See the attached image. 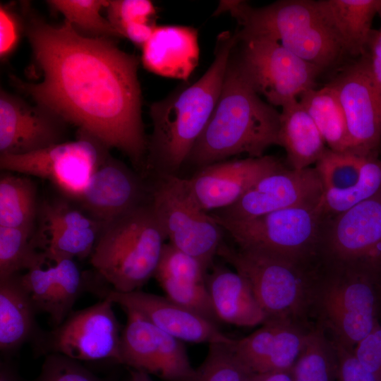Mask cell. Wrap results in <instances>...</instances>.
Listing matches in <instances>:
<instances>
[{
    "label": "cell",
    "instance_id": "cell-1",
    "mask_svg": "<svg viewBox=\"0 0 381 381\" xmlns=\"http://www.w3.org/2000/svg\"><path fill=\"white\" fill-rule=\"evenodd\" d=\"M23 8L25 35L42 80L28 83L12 76L13 85L78 132L121 151L143 175L148 139L138 56L121 50L113 38L85 36L66 20L52 25L25 4Z\"/></svg>",
    "mask_w": 381,
    "mask_h": 381
},
{
    "label": "cell",
    "instance_id": "cell-2",
    "mask_svg": "<svg viewBox=\"0 0 381 381\" xmlns=\"http://www.w3.org/2000/svg\"><path fill=\"white\" fill-rule=\"evenodd\" d=\"M236 32L219 35L213 62L195 83L150 105L153 131L148 139L147 171L176 174L205 130L222 90Z\"/></svg>",
    "mask_w": 381,
    "mask_h": 381
},
{
    "label": "cell",
    "instance_id": "cell-3",
    "mask_svg": "<svg viewBox=\"0 0 381 381\" xmlns=\"http://www.w3.org/2000/svg\"><path fill=\"white\" fill-rule=\"evenodd\" d=\"M233 51L215 108L186 161L200 168L239 154L260 157L279 145L280 112L260 97Z\"/></svg>",
    "mask_w": 381,
    "mask_h": 381
},
{
    "label": "cell",
    "instance_id": "cell-4",
    "mask_svg": "<svg viewBox=\"0 0 381 381\" xmlns=\"http://www.w3.org/2000/svg\"><path fill=\"white\" fill-rule=\"evenodd\" d=\"M222 13L238 22V40L253 36L273 40L323 71L344 54L313 0H281L262 7L245 1H220L214 14Z\"/></svg>",
    "mask_w": 381,
    "mask_h": 381
},
{
    "label": "cell",
    "instance_id": "cell-5",
    "mask_svg": "<svg viewBox=\"0 0 381 381\" xmlns=\"http://www.w3.org/2000/svg\"><path fill=\"white\" fill-rule=\"evenodd\" d=\"M167 240L150 199L102 225L90 263L112 289L137 291L154 277Z\"/></svg>",
    "mask_w": 381,
    "mask_h": 381
},
{
    "label": "cell",
    "instance_id": "cell-6",
    "mask_svg": "<svg viewBox=\"0 0 381 381\" xmlns=\"http://www.w3.org/2000/svg\"><path fill=\"white\" fill-rule=\"evenodd\" d=\"M222 257L248 283L267 320L279 319L310 328L320 260L296 261L234 248L224 242Z\"/></svg>",
    "mask_w": 381,
    "mask_h": 381
},
{
    "label": "cell",
    "instance_id": "cell-7",
    "mask_svg": "<svg viewBox=\"0 0 381 381\" xmlns=\"http://www.w3.org/2000/svg\"><path fill=\"white\" fill-rule=\"evenodd\" d=\"M313 320L331 339L354 349L381 325V275L320 262Z\"/></svg>",
    "mask_w": 381,
    "mask_h": 381
},
{
    "label": "cell",
    "instance_id": "cell-8",
    "mask_svg": "<svg viewBox=\"0 0 381 381\" xmlns=\"http://www.w3.org/2000/svg\"><path fill=\"white\" fill-rule=\"evenodd\" d=\"M211 215L238 248L296 261L319 260L325 218L321 200L248 220L233 221Z\"/></svg>",
    "mask_w": 381,
    "mask_h": 381
},
{
    "label": "cell",
    "instance_id": "cell-9",
    "mask_svg": "<svg viewBox=\"0 0 381 381\" xmlns=\"http://www.w3.org/2000/svg\"><path fill=\"white\" fill-rule=\"evenodd\" d=\"M150 202L168 243L209 270L224 242V230L199 205L188 179L156 176L150 184Z\"/></svg>",
    "mask_w": 381,
    "mask_h": 381
},
{
    "label": "cell",
    "instance_id": "cell-10",
    "mask_svg": "<svg viewBox=\"0 0 381 381\" xmlns=\"http://www.w3.org/2000/svg\"><path fill=\"white\" fill-rule=\"evenodd\" d=\"M109 150L97 139L78 132L74 141L25 155H1L0 167L8 172L45 179L64 198L78 202Z\"/></svg>",
    "mask_w": 381,
    "mask_h": 381
},
{
    "label": "cell",
    "instance_id": "cell-11",
    "mask_svg": "<svg viewBox=\"0 0 381 381\" xmlns=\"http://www.w3.org/2000/svg\"><path fill=\"white\" fill-rule=\"evenodd\" d=\"M318 256L325 265L381 275V191L339 214L325 216Z\"/></svg>",
    "mask_w": 381,
    "mask_h": 381
},
{
    "label": "cell",
    "instance_id": "cell-12",
    "mask_svg": "<svg viewBox=\"0 0 381 381\" xmlns=\"http://www.w3.org/2000/svg\"><path fill=\"white\" fill-rule=\"evenodd\" d=\"M236 56L245 76L260 95L272 106L282 107L315 88L323 71L291 52L277 42L265 37L239 40Z\"/></svg>",
    "mask_w": 381,
    "mask_h": 381
},
{
    "label": "cell",
    "instance_id": "cell-13",
    "mask_svg": "<svg viewBox=\"0 0 381 381\" xmlns=\"http://www.w3.org/2000/svg\"><path fill=\"white\" fill-rule=\"evenodd\" d=\"M104 298L84 309L73 310L52 330H41L31 343L37 356L59 353L78 361L111 360L120 363L121 332L113 309Z\"/></svg>",
    "mask_w": 381,
    "mask_h": 381
},
{
    "label": "cell",
    "instance_id": "cell-14",
    "mask_svg": "<svg viewBox=\"0 0 381 381\" xmlns=\"http://www.w3.org/2000/svg\"><path fill=\"white\" fill-rule=\"evenodd\" d=\"M120 363L167 381H188L192 367L183 341L161 330L138 312L123 308Z\"/></svg>",
    "mask_w": 381,
    "mask_h": 381
},
{
    "label": "cell",
    "instance_id": "cell-15",
    "mask_svg": "<svg viewBox=\"0 0 381 381\" xmlns=\"http://www.w3.org/2000/svg\"><path fill=\"white\" fill-rule=\"evenodd\" d=\"M323 184L315 167L284 166L259 179L236 203L212 214L229 220L251 219L294 206L319 202Z\"/></svg>",
    "mask_w": 381,
    "mask_h": 381
},
{
    "label": "cell",
    "instance_id": "cell-16",
    "mask_svg": "<svg viewBox=\"0 0 381 381\" xmlns=\"http://www.w3.org/2000/svg\"><path fill=\"white\" fill-rule=\"evenodd\" d=\"M328 85L334 90L344 114L350 152L376 156L381 141V107L366 54L345 67Z\"/></svg>",
    "mask_w": 381,
    "mask_h": 381
},
{
    "label": "cell",
    "instance_id": "cell-17",
    "mask_svg": "<svg viewBox=\"0 0 381 381\" xmlns=\"http://www.w3.org/2000/svg\"><path fill=\"white\" fill-rule=\"evenodd\" d=\"M68 123L38 103L0 92V155H20L64 142Z\"/></svg>",
    "mask_w": 381,
    "mask_h": 381
},
{
    "label": "cell",
    "instance_id": "cell-18",
    "mask_svg": "<svg viewBox=\"0 0 381 381\" xmlns=\"http://www.w3.org/2000/svg\"><path fill=\"white\" fill-rule=\"evenodd\" d=\"M20 279L38 313H47L54 327L61 324L73 311L78 298L85 291L102 298L109 288L98 285L82 272L74 259L46 260L28 270Z\"/></svg>",
    "mask_w": 381,
    "mask_h": 381
},
{
    "label": "cell",
    "instance_id": "cell-19",
    "mask_svg": "<svg viewBox=\"0 0 381 381\" xmlns=\"http://www.w3.org/2000/svg\"><path fill=\"white\" fill-rule=\"evenodd\" d=\"M71 200L61 198L40 204L35 236L47 259L90 257L102 225Z\"/></svg>",
    "mask_w": 381,
    "mask_h": 381
},
{
    "label": "cell",
    "instance_id": "cell-20",
    "mask_svg": "<svg viewBox=\"0 0 381 381\" xmlns=\"http://www.w3.org/2000/svg\"><path fill=\"white\" fill-rule=\"evenodd\" d=\"M150 199V185L143 176L109 153L92 175L78 203L101 224Z\"/></svg>",
    "mask_w": 381,
    "mask_h": 381
},
{
    "label": "cell",
    "instance_id": "cell-21",
    "mask_svg": "<svg viewBox=\"0 0 381 381\" xmlns=\"http://www.w3.org/2000/svg\"><path fill=\"white\" fill-rule=\"evenodd\" d=\"M284 164L273 156L215 162L199 169L188 183L206 212L236 203L259 179Z\"/></svg>",
    "mask_w": 381,
    "mask_h": 381
},
{
    "label": "cell",
    "instance_id": "cell-22",
    "mask_svg": "<svg viewBox=\"0 0 381 381\" xmlns=\"http://www.w3.org/2000/svg\"><path fill=\"white\" fill-rule=\"evenodd\" d=\"M104 298L123 308L133 309L161 330L192 343L231 344L235 339L223 333L217 325L167 298L140 290L122 293L109 289Z\"/></svg>",
    "mask_w": 381,
    "mask_h": 381
},
{
    "label": "cell",
    "instance_id": "cell-23",
    "mask_svg": "<svg viewBox=\"0 0 381 381\" xmlns=\"http://www.w3.org/2000/svg\"><path fill=\"white\" fill-rule=\"evenodd\" d=\"M250 334L231 344L238 357L255 373L290 370L310 328L279 320H267Z\"/></svg>",
    "mask_w": 381,
    "mask_h": 381
},
{
    "label": "cell",
    "instance_id": "cell-24",
    "mask_svg": "<svg viewBox=\"0 0 381 381\" xmlns=\"http://www.w3.org/2000/svg\"><path fill=\"white\" fill-rule=\"evenodd\" d=\"M199 58L198 30L190 26L157 25L142 47L143 66L166 78L187 81Z\"/></svg>",
    "mask_w": 381,
    "mask_h": 381
},
{
    "label": "cell",
    "instance_id": "cell-25",
    "mask_svg": "<svg viewBox=\"0 0 381 381\" xmlns=\"http://www.w3.org/2000/svg\"><path fill=\"white\" fill-rule=\"evenodd\" d=\"M318 10L344 54H366L381 0H318Z\"/></svg>",
    "mask_w": 381,
    "mask_h": 381
},
{
    "label": "cell",
    "instance_id": "cell-26",
    "mask_svg": "<svg viewBox=\"0 0 381 381\" xmlns=\"http://www.w3.org/2000/svg\"><path fill=\"white\" fill-rule=\"evenodd\" d=\"M206 285L219 321L239 327L263 324L267 316L247 281L237 272L222 265L212 266Z\"/></svg>",
    "mask_w": 381,
    "mask_h": 381
},
{
    "label": "cell",
    "instance_id": "cell-27",
    "mask_svg": "<svg viewBox=\"0 0 381 381\" xmlns=\"http://www.w3.org/2000/svg\"><path fill=\"white\" fill-rule=\"evenodd\" d=\"M37 313L20 273L0 279V350L3 354L12 355L35 340L42 330L36 321Z\"/></svg>",
    "mask_w": 381,
    "mask_h": 381
},
{
    "label": "cell",
    "instance_id": "cell-28",
    "mask_svg": "<svg viewBox=\"0 0 381 381\" xmlns=\"http://www.w3.org/2000/svg\"><path fill=\"white\" fill-rule=\"evenodd\" d=\"M282 108L279 145L285 150L291 169L308 168L318 162L328 147L312 118L298 99Z\"/></svg>",
    "mask_w": 381,
    "mask_h": 381
},
{
    "label": "cell",
    "instance_id": "cell-29",
    "mask_svg": "<svg viewBox=\"0 0 381 381\" xmlns=\"http://www.w3.org/2000/svg\"><path fill=\"white\" fill-rule=\"evenodd\" d=\"M312 118L328 148L350 152V142L344 114L334 90L328 84L309 90L298 98Z\"/></svg>",
    "mask_w": 381,
    "mask_h": 381
},
{
    "label": "cell",
    "instance_id": "cell-30",
    "mask_svg": "<svg viewBox=\"0 0 381 381\" xmlns=\"http://www.w3.org/2000/svg\"><path fill=\"white\" fill-rule=\"evenodd\" d=\"M207 270L196 258L166 243L154 277L166 296L185 298L206 284Z\"/></svg>",
    "mask_w": 381,
    "mask_h": 381
},
{
    "label": "cell",
    "instance_id": "cell-31",
    "mask_svg": "<svg viewBox=\"0 0 381 381\" xmlns=\"http://www.w3.org/2000/svg\"><path fill=\"white\" fill-rule=\"evenodd\" d=\"M40 204L30 176L4 174L0 178V226L35 230Z\"/></svg>",
    "mask_w": 381,
    "mask_h": 381
},
{
    "label": "cell",
    "instance_id": "cell-32",
    "mask_svg": "<svg viewBox=\"0 0 381 381\" xmlns=\"http://www.w3.org/2000/svg\"><path fill=\"white\" fill-rule=\"evenodd\" d=\"M291 372L294 381H337L336 350L320 325L310 328Z\"/></svg>",
    "mask_w": 381,
    "mask_h": 381
},
{
    "label": "cell",
    "instance_id": "cell-33",
    "mask_svg": "<svg viewBox=\"0 0 381 381\" xmlns=\"http://www.w3.org/2000/svg\"><path fill=\"white\" fill-rule=\"evenodd\" d=\"M35 230L0 226V279L28 270L46 260Z\"/></svg>",
    "mask_w": 381,
    "mask_h": 381
},
{
    "label": "cell",
    "instance_id": "cell-34",
    "mask_svg": "<svg viewBox=\"0 0 381 381\" xmlns=\"http://www.w3.org/2000/svg\"><path fill=\"white\" fill-rule=\"evenodd\" d=\"M47 2L80 34L91 37H119L108 19L101 14L109 1L51 0Z\"/></svg>",
    "mask_w": 381,
    "mask_h": 381
},
{
    "label": "cell",
    "instance_id": "cell-35",
    "mask_svg": "<svg viewBox=\"0 0 381 381\" xmlns=\"http://www.w3.org/2000/svg\"><path fill=\"white\" fill-rule=\"evenodd\" d=\"M231 344L213 343L188 381H251L254 373L236 353Z\"/></svg>",
    "mask_w": 381,
    "mask_h": 381
},
{
    "label": "cell",
    "instance_id": "cell-36",
    "mask_svg": "<svg viewBox=\"0 0 381 381\" xmlns=\"http://www.w3.org/2000/svg\"><path fill=\"white\" fill-rule=\"evenodd\" d=\"M365 157L328 148L315 166L323 193H343L353 189L360 181Z\"/></svg>",
    "mask_w": 381,
    "mask_h": 381
},
{
    "label": "cell",
    "instance_id": "cell-37",
    "mask_svg": "<svg viewBox=\"0 0 381 381\" xmlns=\"http://www.w3.org/2000/svg\"><path fill=\"white\" fill-rule=\"evenodd\" d=\"M381 191V160L365 157L358 186L341 194L323 193L321 206L325 216L339 214Z\"/></svg>",
    "mask_w": 381,
    "mask_h": 381
},
{
    "label": "cell",
    "instance_id": "cell-38",
    "mask_svg": "<svg viewBox=\"0 0 381 381\" xmlns=\"http://www.w3.org/2000/svg\"><path fill=\"white\" fill-rule=\"evenodd\" d=\"M32 381H109L99 377L78 361L59 353L45 356L38 376Z\"/></svg>",
    "mask_w": 381,
    "mask_h": 381
},
{
    "label": "cell",
    "instance_id": "cell-39",
    "mask_svg": "<svg viewBox=\"0 0 381 381\" xmlns=\"http://www.w3.org/2000/svg\"><path fill=\"white\" fill-rule=\"evenodd\" d=\"M107 19L119 37L120 30L133 23H155L157 10L148 0H111L106 7Z\"/></svg>",
    "mask_w": 381,
    "mask_h": 381
},
{
    "label": "cell",
    "instance_id": "cell-40",
    "mask_svg": "<svg viewBox=\"0 0 381 381\" xmlns=\"http://www.w3.org/2000/svg\"><path fill=\"white\" fill-rule=\"evenodd\" d=\"M23 31H25L24 17L21 18L8 5L0 6V56L3 60L16 49Z\"/></svg>",
    "mask_w": 381,
    "mask_h": 381
},
{
    "label": "cell",
    "instance_id": "cell-41",
    "mask_svg": "<svg viewBox=\"0 0 381 381\" xmlns=\"http://www.w3.org/2000/svg\"><path fill=\"white\" fill-rule=\"evenodd\" d=\"M332 341L337 358V381H377L358 360L354 349Z\"/></svg>",
    "mask_w": 381,
    "mask_h": 381
},
{
    "label": "cell",
    "instance_id": "cell-42",
    "mask_svg": "<svg viewBox=\"0 0 381 381\" xmlns=\"http://www.w3.org/2000/svg\"><path fill=\"white\" fill-rule=\"evenodd\" d=\"M353 351L363 366L381 381V325L361 340Z\"/></svg>",
    "mask_w": 381,
    "mask_h": 381
},
{
    "label": "cell",
    "instance_id": "cell-43",
    "mask_svg": "<svg viewBox=\"0 0 381 381\" xmlns=\"http://www.w3.org/2000/svg\"><path fill=\"white\" fill-rule=\"evenodd\" d=\"M377 15L380 18V27L378 30H373L369 41L366 55L370 76L381 107V6Z\"/></svg>",
    "mask_w": 381,
    "mask_h": 381
},
{
    "label": "cell",
    "instance_id": "cell-44",
    "mask_svg": "<svg viewBox=\"0 0 381 381\" xmlns=\"http://www.w3.org/2000/svg\"><path fill=\"white\" fill-rule=\"evenodd\" d=\"M251 381H294L291 370L255 373Z\"/></svg>",
    "mask_w": 381,
    "mask_h": 381
},
{
    "label": "cell",
    "instance_id": "cell-45",
    "mask_svg": "<svg viewBox=\"0 0 381 381\" xmlns=\"http://www.w3.org/2000/svg\"><path fill=\"white\" fill-rule=\"evenodd\" d=\"M0 381H23L14 367L6 361H1Z\"/></svg>",
    "mask_w": 381,
    "mask_h": 381
},
{
    "label": "cell",
    "instance_id": "cell-46",
    "mask_svg": "<svg viewBox=\"0 0 381 381\" xmlns=\"http://www.w3.org/2000/svg\"><path fill=\"white\" fill-rule=\"evenodd\" d=\"M128 381H153V380L147 373L131 368Z\"/></svg>",
    "mask_w": 381,
    "mask_h": 381
}]
</instances>
